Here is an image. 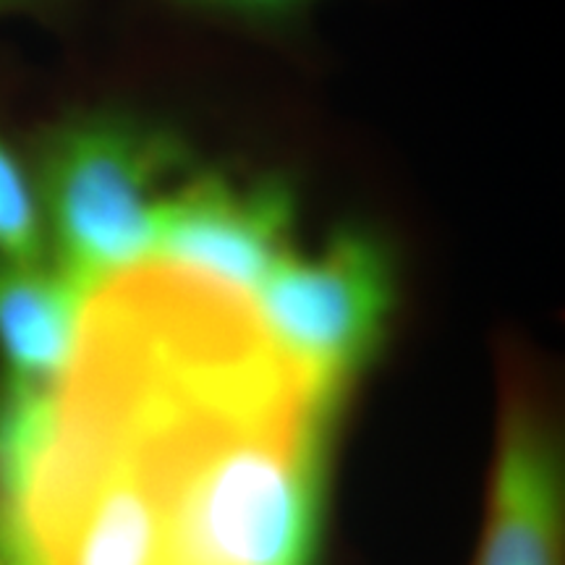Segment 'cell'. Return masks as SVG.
<instances>
[{
	"label": "cell",
	"mask_w": 565,
	"mask_h": 565,
	"mask_svg": "<svg viewBox=\"0 0 565 565\" xmlns=\"http://www.w3.org/2000/svg\"><path fill=\"white\" fill-rule=\"evenodd\" d=\"M299 196L278 173L257 179L200 168L160 204L152 259L252 294L288 249Z\"/></svg>",
	"instance_id": "cell-4"
},
{
	"label": "cell",
	"mask_w": 565,
	"mask_h": 565,
	"mask_svg": "<svg viewBox=\"0 0 565 565\" xmlns=\"http://www.w3.org/2000/svg\"><path fill=\"white\" fill-rule=\"evenodd\" d=\"M475 565H563V456L555 424L519 385L503 401Z\"/></svg>",
	"instance_id": "cell-5"
},
{
	"label": "cell",
	"mask_w": 565,
	"mask_h": 565,
	"mask_svg": "<svg viewBox=\"0 0 565 565\" xmlns=\"http://www.w3.org/2000/svg\"><path fill=\"white\" fill-rule=\"evenodd\" d=\"M51 263L84 291L150 259L160 204L196 168L173 124L79 105L26 139Z\"/></svg>",
	"instance_id": "cell-2"
},
{
	"label": "cell",
	"mask_w": 565,
	"mask_h": 565,
	"mask_svg": "<svg viewBox=\"0 0 565 565\" xmlns=\"http://www.w3.org/2000/svg\"><path fill=\"white\" fill-rule=\"evenodd\" d=\"M252 303L309 393L338 408L387 338L398 307L395 254L377 231L341 225L315 254H282Z\"/></svg>",
	"instance_id": "cell-3"
},
{
	"label": "cell",
	"mask_w": 565,
	"mask_h": 565,
	"mask_svg": "<svg viewBox=\"0 0 565 565\" xmlns=\"http://www.w3.org/2000/svg\"><path fill=\"white\" fill-rule=\"evenodd\" d=\"M0 257L47 263V236L26 139H19L0 113Z\"/></svg>",
	"instance_id": "cell-7"
},
{
	"label": "cell",
	"mask_w": 565,
	"mask_h": 565,
	"mask_svg": "<svg viewBox=\"0 0 565 565\" xmlns=\"http://www.w3.org/2000/svg\"><path fill=\"white\" fill-rule=\"evenodd\" d=\"M87 291L47 263L0 257V383L51 391L79 341Z\"/></svg>",
	"instance_id": "cell-6"
},
{
	"label": "cell",
	"mask_w": 565,
	"mask_h": 565,
	"mask_svg": "<svg viewBox=\"0 0 565 565\" xmlns=\"http://www.w3.org/2000/svg\"><path fill=\"white\" fill-rule=\"evenodd\" d=\"M68 0H0V19L30 17L42 21H55L63 17Z\"/></svg>",
	"instance_id": "cell-9"
},
{
	"label": "cell",
	"mask_w": 565,
	"mask_h": 565,
	"mask_svg": "<svg viewBox=\"0 0 565 565\" xmlns=\"http://www.w3.org/2000/svg\"><path fill=\"white\" fill-rule=\"evenodd\" d=\"M333 416L317 404L221 408L147 437L166 503L162 565H312Z\"/></svg>",
	"instance_id": "cell-1"
},
{
	"label": "cell",
	"mask_w": 565,
	"mask_h": 565,
	"mask_svg": "<svg viewBox=\"0 0 565 565\" xmlns=\"http://www.w3.org/2000/svg\"><path fill=\"white\" fill-rule=\"evenodd\" d=\"M0 565H17V563H13L11 553H9V547H6L3 534H0Z\"/></svg>",
	"instance_id": "cell-10"
},
{
	"label": "cell",
	"mask_w": 565,
	"mask_h": 565,
	"mask_svg": "<svg viewBox=\"0 0 565 565\" xmlns=\"http://www.w3.org/2000/svg\"><path fill=\"white\" fill-rule=\"evenodd\" d=\"M171 3L200 17L233 21L254 30H282L307 17V11L320 0H171Z\"/></svg>",
	"instance_id": "cell-8"
}]
</instances>
